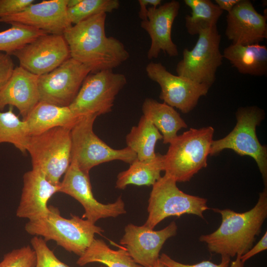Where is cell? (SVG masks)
<instances>
[{
	"label": "cell",
	"instance_id": "6da1fadb",
	"mask_svg": "<svg viewBox=\"0 0 267 267\" xmlns=\"http://www.w3.org/2000/svg\"><path fill=\"white\" fill-rule=\"evenodd\" d=\"M106 16L101 13L92 16L72 25L63 34L70 57L90 67L92 72L113 70L130 57L122 42L106 36Z\"/></svg>",
	"mask_w": 267,
	"mask_h": 267
},
{
	"label": "cell",
	"instance_id": "7a4b0ae2",
	"mask_svg": "<svg viewBox=\"0 0 267 267\" xmlns=\"http://www.w3.org/2000/svg\"><path fill=\"white\" fill-rule=\"evenodd\" d=\"M222 217L220 226L213 232L202 235L199 241L207 244L210 252L222 257H233L246 253L260 234L267 217V189L259 194L256 205L250 210L237 213L229 209H212Z\"/></svg>",
	"mask_w": 267,
	"mask_h": 267
},
{
	"label": "cell",
	"instance_id": "3957f363",
	"mask_svg": "<svg viewBox=\"0 0 267 267\" xmlns=\"http://www.w3.org/2000/svg\"><path fill=\"white\" fill-rule=\"evenodd\" d=\"M49 208L47 216L26 223L25 230L28 233L41 237L46 242L53 240L68 252L80 256L90 245L95 235L104 231L86 219L76 215L64 218L57 208L52 206Z\"/></svg>",
	"mask_w": 267,
	"mask_h": 267
},
{
	"label": "cell",
	"instance_id": "277c9868",
	"mask_svg": "<svg viewBox=\"0 0 267 267\" xmlns=\"http://www.w3.org/2000/svg\"><path fill=\"white\" fill-rule=\"evenodd\" d=\"M214 133L213 128L208 126L191 128L178 135L163 155L165 174L177 182H186L206 167Z\"/></svg>",
	"mask_w": 267,
	"mask_h": 267
},
{
	"label": "cell",
	"instance_id": "5b68a950",
	"mask_svg": "<svg viewBox=\"0 0 267 267\" xmlns=\"http://www.w3.org/2000/svg\"><path fill=\"white\" fill-rule=\"evenodd\" d=\"M71 130L56 127L28 139L26 150L31 157L32 169L42 173L54 185L60 184L71 163Z\"/></svg>",
	"mask_w": 267,
	"mask_h": 267
},
{
	"label": "cell",
	"instance_id": "8992f818",
	"mask_svg": "<svg viewBox=\"0 0 267 267\" xmlns=\"http://www.w3.org/2000/svg\"><path fill=\"white\" fill-rule=\"evenodd\" d=\"M97 117H80L71 130V160H75L88 175L93 167L104 163L119 160L130 165L137 159L136 154L129 147L113 148L95 134L93 126Z\"/></svg>",
	"mask_w": 267,
	"mask_h": 267
},
{
	"label": "cell",
	"instance_id": "52a82bcc",
	"mask_svg": "<svg viewBox=\"0 0 267 267\" xmlns=\"http://www.w3.org/2000/svg\"><path fill=\"white\" fill-rule=\"evenodd\" d=\"M236 124L224 137L213 140L209 155L217 154L224 149H231L241 155L254 159L262 175L266 187L267 185V149L259 142L256 127L264 119V111L252 106L239 108L236 112Z\"/></svg>",
	"mask_w": 267,
	"mask_h": 267
},
{
	"label": "cell",
	"instance_id": "ba28073f",
	"mask_svg": "<svg viewBox=\"0 0 267 267\" xmlns=\"http://www.w3.org/2000/svg\"><path fill=\"white\" fill-rule=\"evenodd\" d=\"M148 202V215L144 224L153 229L171 216L192 214L204 219V212L209 209L207 199L183 192L176 181L166 174L152 185Z\"/></svg>",
	"mask_w": 267,
	"mask_h": 267
},
{
	"label": "cell",
	"instance_id": "9c48e42d",
	"mask_svg": "<svg viewBox=\"0 0 267 267\" xmlns=\"http://www.w3.org/2000/svg\"><path fill=\"white\" fill-rule=\"evenodd\" d=\"M126 84V76L113 70L91 72L68 107L78 118L108 113L112 111L116 96Z\"/></svg>",
	"mask_w": 267,
	"mask_h": 267
},
{
	"label": "cell",
	"instance_id": "30bf717a",
	"mask_svg": "<svg viewBox=\"0 0 267 267\" xmlns=\"http://www.w3.org/2000/svg\"><path fill=\"white\" fill-rule=\"evenodd\" d=\"M198 35L194 47L183 49L176 72L178 76L210 88L223 58L220 50L221 36L217 26L202 30Z\"/></svg>",
	"mask_w": 267,
	"mask_h": 267
},
{
	"label": "cell",
	"instance_id": "8fae6325",
	"mask_svg": "<svg viewBox=\"0 0 267 267\" xmlns=\"http://www.w3.org/2000/svg\"><path fill=\"white\" fill-rule=\"evenodd\" d=\"M91 72L90 67L70 57L52 71L39 76L40 101L68 106Z\"/></svg>",
	"mask_w": 267,
	"mask_h": 267
},
{
	"label": "cell",
	"instance_id": "7c38bea8",
	"mask_svg": "<svg viewBox=\"0 0 267 267\" xmlns=\"http://www.w3.org/2000/svg\"><path fill=\"white\" fill-rule=\"evenodd\" d=\"M59 185V192L67 194L78 201L85 212L82 218L95 223L101 219L116 218L127 213L121 196L113 203L103 204L98 201L92 192L89 175L72 160Z\"/></svg>",
	"mask_w": 267,
	"mask_h": 267
},
{
	"label": "cell",
	"instance_id": "4fadbf2b",
	"mask_svg": "<svg viewBox=\"0 0 267 267\" xmlns=\"http://www.w3.org/2000/svg\"><path fill=\"white\" fill-rule=\"evenodd\" d=\"M145 71L148 77L160 86V99L184 114L193 110L199 98L206 95L210 89L206 85L172 74L160 63L150 62Z\"/></svg>",
	"mask_w": 267,
	"mask_h": 267
},
{
	"label": "cell",
	"instance_id": "5bb4252c",
	"mask_svg": "<svg viewBox=\"0 0 267 267\" xmlns=\"http://www.w3.org/2000/svg\"><path fill=\"white\" fill-rule=\"evenodd\" d=\"M19 66L40 76L58 67L70 57L63 35L45 34L14 51Z\"/></svg>",
	"mask_w": 267,
	"mask_h": 267
},
{
	"label": "cell",
	"instance_id": "9a60e30c",
	"mask_svg": "<svg viewBox=\"0 0 267 267\" xmlns=\"http://www.w3.org/2000/svg\"><path fill=\"white\" fill-rule=\"evenodd\" d=\"M178 226L175 221L165 228L154 230L145 226L127 224L120 243L136 264L143 267H153L159 260L160 252L170 238L177 233Z\"/></svg>",
	"mask_w": 267,
	"mask_h": 267
},
{
	"label": "cell",
	"instance_id": "2e32d148",
	"mask_svg": "<svg viewBox=\"0 0 267 267\" xmlns=\"http://www.w3.org/2000/svg\"><path fill=\"white\" fill-rule=\"evenodd\" d=\"M179 2L175 0L161 4L157 7L147 8V19L140 23L141 27L151 39L150 46L147 52V58H158L163 51L170 57L178 55V46L172 39V28L178 14Z\"/></svg>",
	"mask_w": 267,
	"mask_h": 267
},
{
	"label": "cell",
	"instance_id": "e0dca14e",
	"mask_svg": "<svg viewBox=\"0 0 267 267\" xmlns=\"http://www.w3.org/2000/svg\"><path fill=\"white\" fill-rule=\"evenodd\" d=\"M67 0H43L16 14L0 18V23H19L46 34L63 35L72 25L67 15Z\"/></svg>",
	"mask_w": 267,
	"mask_h": 267
},
{
	"label": "cell",
	"instance_id": "ac0fdd59",
	"mask_svg": "<svg viewBox=\"0 0 267 267\" xmlns=\"http://www.w3.org/2000/svg\"><path fill=\"white\" fill-rule=\"evenodd\" d=\"M225 35L233 44H259L267 38V14L255 9L249 0H240L226 15Z\"/></svg>",
	"mask_w": 267,
	"mask_h": 267
},
{
	"label": "cell",
	"instance_id": "d6986e66",
	"mask_svg": "<svg viewBox=\"0 0 267 267\" xmlns=\"http://www.w3.org/2000/svg\"><path fill=\"white\" fill-rule=\"evenodd\" d=\"M59 185L51 183L37 170L32 169L25 173L16 216L29 221L47 216L50 212L47 202L54 194L59 192Z\"/></svg>",
	"mask_w": 267,
	"mask_h": 267
},
{
	"label": "cell",
	"instance_id": "ffe728a7",
	"mask_svg": "<svg viewBox=\"0 0 267 267\" xmlns=\"http://www.w3.org/2000/svg\"><path fill=\"white\" fill-rule=\"evenodd\" d=\"M39 76L20 66L15 67L8 82L0 92V110L14 106L24 120L40 101Z\"/></svg>",
	"mask_w": 267,
	"mask_h": 267
},
{
	"label": "cell",
	"instance_id": "44dd1931",
	"mask_svg": "<svg viewBox=\"0 0 267 267\" xmlns=\"http://www.w3.org/2000/svg\"><path fill=\"white\" fill-rule=\"evenodd\" d=\"M78 118L68 106L39 101L23 120L25 121L31 136L56 127L71 129Z\"/></svg>",
	"mask_w": 267,
	"mask_h": 267
},
{
	"label": "cell",
	"instance_id": "7402d4cb",
	"mask_svg": "<svg viewBox=\"0 0 267 267\" xmlns=\"http://www.w3.org/2000/svg\"><path fill=\"white\" fill-rule=\"evenodd\" d=\"M238 71L242 74L265 76L267 73V47L259 44H231L222 53Z\"/></svg>",
	"mask_w": 267,
	"mask_h": 267
},
{
	"label": "cell",
	"instance_id": "603a6c76",
	"mask_svg": "<svg viewBox=\"0 0 267 267\" xmlns=\"http://www.w3.org/2000/svg\"><path fill=\"white\" fill-rule=\"evenodd\" d=\"M142 111L143 116L161 133L164 144L170 143L178 136V131L187 127L180 114L164 102L147 98L142 104Z\"/></svg>",
	"mask_w": 267,
	"mask_h": 267
},
{
	"label": "cell",
	"instance_id": "cb8c5ba5",
	"mask_svg": "<svg viewBox=\"0 0 267 267\" xmlns=\"http://www.w3.org/2000/svg\"><path fill=\"white\" fill-rule=\"evenodd\" d=\"M164 171L163 155L157 153L153 159L140 161L136 159L129 168L118 174L115 187L125 189L129 185H153L161 177Z\"/></svg>",
	"mask_w": 267,
	"mask_h": 267
},
{
	"label": "cell",
	"instance_id": "d4e9b609",
	"mask_svg": "<svg viewBox=\"0 0 267 267\" xmlns=\"http://www.w3.org/2000/svg\"><path fill=\"white\" fill-rule=\"evenodd\" d=\"M163 136L154 125L141 116L137 126H133L126 136L127 147L136 155L137 159L143 161L154 158L157 153L155 148L157 142Z\"/></svg>",
	"mask_w": 267,
	"mask_h": 267
},
{
	"label": "cell",
	"instance_id": "484cf974",
	"mask_svg": "<svg viewBox=\"0 0 267 267\" xmlns=\"http://www.w3.org/2000/svg\"><path fill=\"white\" fill-rule=\"evenodd\" d=\"M92 263L107 267H143L134 262L126 250H113L104 240L95 238L76 262L81 267Z\"/></svg>",
	"mask_w": 267,
	"mask_h": 267
},
{
	"label": "cell",
	"instance_id": "4316f807",
	"mask_svg": "<svg viewBox=\"0 0 267 267\" xmlns=\"http://www.w3.org/2000/svg\"><path fill=\"white\" fill-rule=\"evenodd\" d=\"M191 10L185 17V26L191 35H198L202 30L217 26L223 13L218 6L210 0H184Z\"/></svg>",
	"mask_w": 267,
	"mask_h": 267
},
{
	"label": "cell",
	"instance_id": "83f0119b",
	"mask_svg": "<svg viewBox=\"0 0 267 267\" xmlns=\"http://www.w3.org/2000/svg\"><path fill=\"white\" fill-rule=\"evenodd\" d=\"M29 137L25 121L15 115L12 106L6 112L0 110V143H11L25 153Z\"/></svg>",
	"mask_w": 267,
	"mask_h": 267
},
{
	"label": "cell",
	"instance_id": "f1b7e54d",
	"mask_svg": "<svg viewBox=\"0 0 267 267\" xmlns=\"http://www.w3.org/2000/svg\"><path fill=\"white\" fill-rule=\"evenodd\" d=\"M0 32V51L10 55L36 38L46 34L36 28L19 23Z\"/></svg>",
	"mask_w": 267,
	"mask_h": 267
},
{
	"label": "cell",
	"instance_id": "f546056e",
	"mask_svg": "<svg viewBox=\"0 0 267 267\" xmlns=\"http://www.w3.org/2000/svg\"><path fill=\"white\" fill-rule=\"evenodd\" d=\"M118 0H78L76 5L67 9V15L73 25L92 16L111 12L119 8Z\"/></svg>",
	"mask_w": 267,
	"mask_h": 267
},
{
	"label": "cell",
	"instance_id": "4dcf8cb0",
	"mask_svg": "<svg viewBox=\"0 0 267 267\" xmlns=\"http://www.w3.org/2000/svg\"><path fill=\"white\" fill-rule=\"evenodd\" d=\"M30 242L36 255L35 267H71L56 257L42 237L35 236Z\"/></svg>",
	"mask_w": 267,
	"mask_h": 267
},
{
	"label": "cell",
	"instance_id": "1f68e13d",
	"mask_svg": "<svg viewBox=\"0 0 267 267\" xmlns=\"http://www.w3.org/2000/svg\"><path fill=\"white\" fill-rule=\"evenodd\" d=\"M36 255L29 245L12 250L5 254L0 267H35Z\"/></svg>",
	"mask_w": 267,
	"mask_h": 267
},
{
	"label": "cell",
	"instance_id": "d6a6232c",
	"mask_svg": "<svg viewBox=\"0 0 267 267\" xmlns=\"http://www.w3.org/2000/svg\"><path fill=\"white\" fill-rule=\"evenodd\" d=\"M159 260L167 267H228L230 258L222 257L221 262L219 264L213 263L210 261H203L197 264L187 265L177 262L166 254L162 253L160 256Z\"/></svg>",
	"mask_w": 267,
	"mask_h": 267
},
{
	"label": "cell",
	"instance_id": "836d02e7",
	"mask_svg": "<svg viewBox=\"0 0 267 267\" xmlns=\"http://www.w3.org/2000/svg\"><path fill=\"white\" fill-rule=\"evenodd\" d=\"M34 1L33 0H0V18L19 13Z\"/></svg>",
	"mask_w": 267,
	"mask_h": 267
},
{
	"label": "cell",
	"instance_id": "e575fe53",
	"mask_svg": "<svg viewBox=\"0 0 267 267\" xmlns=\"http://www.w3.org/2000/svg\"><path fill=\"white\" fill-rule=\"evenodd\" d=\"M14 68L11 55L0 52V92L8 82Z\"/></svg>",
	"mask_w": 267,
	"mask_h": 267
},
{
	"label": "cell",
	"instance_id": "d590c367",
	"mask_svg": "<svg viewBox=\"0 0 267 267\" xmlns=\"http://www.w3.org/2000/svg\"><path fill=\"white\" fill-rule=\"evenodd\" d=\"M267 249V232L264 233L261 239L246 253L240 256V260L244 263L259 253Z\"/></svg>",
	"mask_w": 267,
	"mask_h": 267
},
{
	"label": "cell",
	"instance_id": "8d00e7d4",
	"mask_svg": "<svg viewBox=\"0 0 267 267\" xmlns=\"http://www.w3.org/2000/svg\"><path fill=\"white\" fill-rule=\"evenodd\" d=\"M140 8L138 16L141 21L147 19V6L157 7L161 5V0H138Z\"/></svg>",
	"mask_w": 267,
	"mask_h": 267
},
{
	"label": "cell",
	"instance_id": "74e56055",
	"mask_svg": "<svg viewBox=\"0 0 267 267\" xmlns=\"http://www.w3.org/2000/svg\"><path fill=\"white\" fill-rule=\"evenodd\" d=\"M240 0H216L215 3L223 11L229 12L238 3Z\"/></svg>",
	"mask_w": 267,
	"mask_h": 267
},
{
	"label": "cell",
	"instance_id": "f35d334b",
	"mask_svg": "<svg viewBox=\"0 0 267 267\" xmlns=\"http://www.w3.org/2000/svg\"><path fill=\"white\" fill-rule=\"evenodd\" d=\"M240 255H236V259L232 261L228 267H243L244 263L240 260Z\"/></svg>",
	"mask_w": 267,
	"mask_h": 267
},
{
	"label": "cell",
	"instance_id": "ab89813d",
	"mask_svg": "<svg viewBox=\"0 0 267 267\" xmlns=\"http://www.w3.org/2000/svg\"><path fill=\"white\" fill-rule=\"evenodd\" d=\"M153 267H167L159 260Z\"/></svg>",
	"mask_w": 267,
	"mask_h": 267
},
{
	"label": "cell",
	"instance_id": "60d3db41",
	"mask_svg": "<svg viewBox=\"0 0 267 267\" xmlns=\"http://www.w3.org/2000/svg\"><path fill=\"white\" fill-rule=\"evenodd\" d=\"M98 267H106V266H104V265H101Z\"/></svg>",
	"mask_w": 267,
	"mask_h": 267
}]
</instances>
